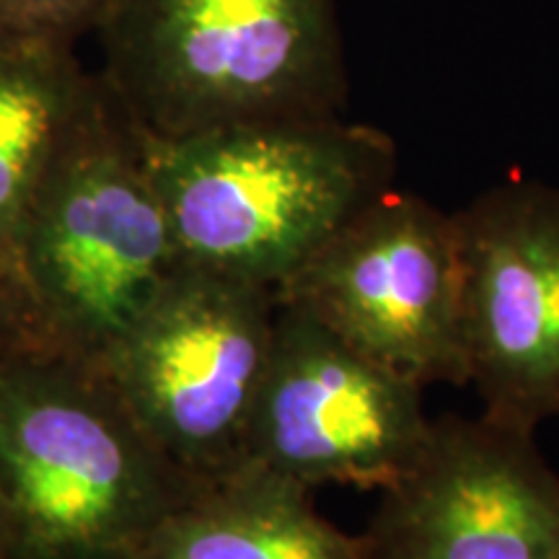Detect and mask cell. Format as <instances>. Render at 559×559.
I'll return each instance as SVG.
<instances>
[{
	"instance_id": "obj_1",
	"label": "cell",
	"mask_w": 559,
	"mask_h": 559,
	"mask_svg": "<svg viewBox=\"0 0 559 559\" xmlns=\"http://www.w3.org/2000/svg\"><path fill=\"white\" fill-rule=\"evenodd\" d=\"M194 479L158 449L99 366L0 360L5 559H138Z\"/></svg>"
},
{
	"instance_id": "obj_2",
	"label": "cell",
	"mask_w": 559,
	"mask_h": 559,
	"mask_svg": "<svg viewBox=\"0 0 559 559\" xmlns=\"http://www.w3.org/2000/svg\"><path fill=\"white\" fill-rule=\"evenodd\" d=\"M148 160L181 264L280 288L394 187L400 153L373 124L332 117L148 132Z\"/></svg>"
},
{
	"instance_id": "obj_3",
	"label": "cell",
	"mask_w": 559,
	"mask_h": 559,
	"mask_svg": "<svg viewBox=\"0 0 559 559\" xmlns=\"http://www.w3.org/2000/svg\"><path fill=\"white\" fill-rule=\"evenodd\" d=\"M16 267L52 353L94 366L185 267L148 132L104 73L34 192Z\"/></svg>"
},
{
	"instance_id": "obj_4",
	"label": "cell",
	"mask_w": 559,
	"mask_h": 559,
	"mask_svg": "<svg viewBox=\"0 0 559 559\" xmlns=\"http://www.w3.org/2000/svg\"><path fill=\"white\" fill-rule=\"evenodd\" d=\"M102 70L156 138L332 120L347 102L334 0H117Z\"/></svg>"
},
{
	"instance_id": "obj_5",
	"label": "cell",
	"mask_w": 559,
	"mask_h": 559,
	"mask_svg": "<svg viewBox=\"0 0 559 559\" xmlns=\"http://www.w3.org/2000/svg\"><path fill=\"white\" fill-rule=\"evenodd\" d=\"M277 309V288L185 264L96 366L179 469L218 477L247 461Z\"/></svg>"
},
{
	"instance_id": "obj_6",
	"label": "cell",
	"mask_w": 559,
	"mask_h": 559,
	"mask_svg": "<svg viewBox=\"0 0 559 559\" xmlns=\"http://www.w3.org/2000/svg\"><path fill=\"white\" fill-rule=\"evenodd\" d=\"M419 389L466 386L464 262L453 213L389 187L277 288Z\"/></svg>"
},
{
	"instance_id": "obj_7",
	"label": "cell",
	"mask_w": 559,
	"mask_h": 559,
	"mask_svg": "<svg viewBox=\"0 0 559 559\" xmlns=\"http://www.w3.org/2000/svg\"><path fill=\"white\" fill-rule=\"evenodd\" d=\"M423 391L280 300L243 456L300 485L389 487L428 440Z\"/></svg>"
},
{
	"instance_id": "obj_8",
	"label": "cell",
	"mask_w": 559,
	"mask_h": 559,
	"mask_svg": "<svg viewBox=\"0 0 559 559\" xmlns=\"http://www.w3.org/2000/svg\"><path fill=\"white\" fill-rule=\"evenodd\" d=\"M534 436L487 415L430 419L358 534L362 559H559V474Z\"/></svg>"
},
{
	"instance_id": "obj_9",
	"label": "cell",
	"mask_w": 559,
	"mask_h": 559,
	"mask_svg": "<svg viewBox=\"0 0 559 559\" xmlns=\"http://www.w3.org/2000/svg\"><path fill=\"white\" fill-rule=\"evenodd\" d=\"M453 218L466 366L481 415L536 432L559 417V190L506 181Z\"/></svg>"
},
{
	"instance_id": "obj_10",
	"label": "cell",
	"mask_w": 559,
	"mask_h": 559,
	"mask_svg": "<svg viewBox=\"0 0 559 559\" xmlns=\"http://www.w3.org/2000/svg\"><path fill=\"white\" fill-rule=\"evenodd\" d=\"M138 559H362V547L319 515L311 487L247 459L200 479Z\"/></svg>"
},
{
	"instance_id": "obj_11",
	"label": "cell",
	"mask_w": 559,
	"mask_h": 559,
	"mask_svg": "<svg viewBox=\"0 0 559 559\" xmlns=\"http://www.w3.org/2000/svg\"><path fill=\"white\" fill-rule=\"evenodd\" d=\"M91 75L73 47L0 50V264L16 275L26 210L86 96Z\"/></svg>"
},
{
	"instance_id": "obj_12",
	"label": "cell",
	"mask_w": 559,
	"mask_h": 559,
	"mask_svg": "<svg viewBox=\"0 0 559 559\" xmlns=\"http://www.w3.org/2000/svg\"><path fill=\"white\" fill-rule=\"evenodd\" d=\"M117 0H0V50L73 47L99 32Z\"/></svg>"
},
{
	"instance_id": "obj_13",
	"label": "cell",
	"mask_w": 559,
	"mask_h": 559,
	"mask_svg": "<svg viewBox=\"0 0 559 559\" xmlns=\"http://www.w3.org/2000/svg\"><path fill=\"white\" fill-rule=\"evenodd\" d=\"M24 353H52L16 272L0 264V360Z\"/></svg>"
},
{
	"instance_id": "obj_14",
	"label": "cell",
	"mask_w": 559,
	"mask_h": 559,
	"mask_svg": "<svg viewBox=\"0 0 559 559\" xmlns=\"http://www.w3.org/2000/svg\"><path fill=\"white\" fill-rule=\"evenodd\" d=\"M5 547H9V536H5V515L3 502H0V559H5Z\"/></svg>"
}]
</instances>
